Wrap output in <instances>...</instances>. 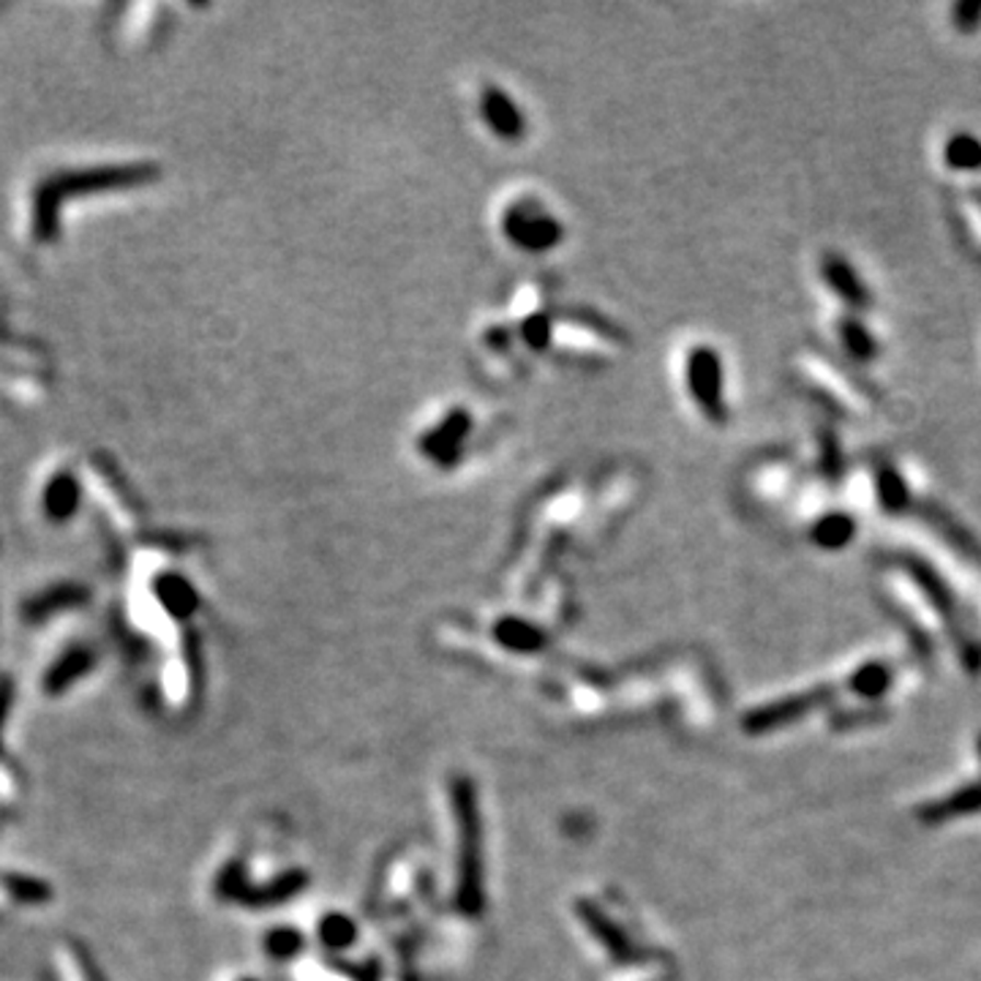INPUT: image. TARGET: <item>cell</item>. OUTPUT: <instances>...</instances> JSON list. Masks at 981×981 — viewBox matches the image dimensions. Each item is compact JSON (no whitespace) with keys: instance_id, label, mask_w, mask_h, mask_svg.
<instances>
[{"instance_id":"cell-5","label":"cell","mask_w":981,"mask_h":981,"mask_svg":"<svg viewBox=\"0 0 981 981\" xmlns=\"http://www.w3.org/2000/svg\"><path fill=\"white\" fill-rule=\"evenodd\" d=\"M922 515L935 532H941V537H944L951 548L962 551V557H968L971 562L981 564V542L955 518V515H949L944 507H938V504H924Z\"/></svg>"},{"instance_id":"cell-4","label":"cell","mask_w":981,"mask_h":981,"mask_svg":"<svg viewBox=\"0 0 981 981\" xmlns=\"http://www.w3.org/2000/svg\"><path fill=\"white\" fill-rule=\"evenodd\" d=\"M80 483L71 472H58L49 478V483L44 486L42 493V510L49 521L60 524V521H69L71 515L80 510Z\"/></svg>"},{"instance_id":"cell-10","label":"cell","mask_w":981,"mask_h":981,"mask_svg":"<svg viewBox=\"0 0 981 981\" xmlns=\"http://www.w3.org/2000/svg\"><path fill=\"white\" fill-rule=\"evenodd\" d=\"M853 535H856V518L848 513H840V510L820 515L810 532L813 542L818 548H824V551H840V548H845L853 540Z\"/></svg>"},{"instance_id":"cell-16","label":"cell","mask_w":981,"mask_h":981,"mask_svg":"<svg viewBox=\"0 0 981 981\" xmlns=\"http://www.w3.org/2000/svg\"><path fill=\"white\" fill-rule=\"evenodd\" d=\"M886 681H889V670H886L884 665H867V668L859 674V679L853 681V687L862 690L864 696H878V692L886 687Z\"/></svg>"},{"instance_id":"cell-12","label":"cell","mask_w":981,"mask_h":981,"mask_svg":"<svg viewBox=\"0 0 981 981\" xmlns=\"http://www.w3.org/2000/svg\"><path fill=\"white\" fill-rule=\"evenodd\" d=\"M9 884L11 897L16 902H25V906H38V902L49 900V886L44 880L31 878V875H16V878L5 880Z\"/></svg>"},{"instance_id":"cell-1","label":"cell","mask_w":981,"mask_h":981,"mask_svg":"<svg viewBox=\"0 0 981 981\" xmlns=\"http://www.w3.org/2000/svg\"><path fill=\"white\" fill-rule=\"evenodd\" d=\"M148 177H151L148 166H96V170L58 172L55 177H47L33 191V237H36V243H52L58 237L60 208L69 199L82 197V194L104 191V188L135 186V183L148 180Z\"/></svg>"},{"instance_id":"cell-9","label":"cell","mask_w":981,"mask_h":981,"mask_svg":"<svg viewBox=\"0 0 981 981\" xmlns=\"http://www.w3.org/2000/svg\"><path fill=\"white\" fill-rule=\"evenodd\" d=\"M837 336H840V343L848 352V358L856 360V363H873V360H878V338L862 325V319L840 317L837 319Z\"/></svg>"},{"instance_id":"cell-14","label":"cell","mask_w":981,"mask_h":981,"mask_svg":"<svg viewBox=\"0 0 981 981\" xmlns=\"http://www.w3.org/2000/svg\"><path fill=\"white\" fill-rule=\"evenodd\" d=\"M489 120L497 126L499 135H515V129H518V115L513 113L504 96H493L489 102Z\"/></svg>"},{"instance_id":"cell-11","label":"cell","mask_w":981,"mask_h":981,"mask_svg":"<svg viewBox=\"0 0 981 981\" xmlns=\"http://www.w3.org/2000/svg\"><path fill=\"white\" fill-rule=\"evenodd\" d=\"M944 162L955 172H979L981 170V140L973 135H951L944 145Z\"/></svg>"},{"instance_id":"cell-15","label":"cell","mask_w":981,"mask_h":981,"mask_svg":"<svg viewBox=\"0 0 981 981\" xmlns=\"http://www.w3.org/2000/svg\"><path fill=\"white\" fill-rule=\"evenodd\" d=\"M951 25H955V31L966 33V36L977 33L981 27V3H977V0L973 3H957L951 9Z\"/></svg>"},{"instance_id":"cell-17","label":"cell","mask_w":981,"mask_h":981,"mask_svg":"<svg viewBox=\"0 0 981 981\" xmlns=\"http://www.w3.org/2000/svg\"><path fill=\"white\" fill-rule=\"evenodd\" d=\"M11 703H14V687H11V681H0V750H3V731L11 712Z\"/></svg>"},{"instance_id":"cell-2","label":"cell","mask_w":981,"mask_h":981,"mask_svg":"<svg viewBox=\"0 0 981 981\" xmlns=\"http://www.w3.org/2000/svg\"><path fill=\"white\" fill-rule=\"evenodd\" d=\"M687 390L709 423L723 425L728 420L723 358L709 343H701L687 354Z\"/></svg>"},{"instance_id":"cell-8","label":"cell","mask_w":981,"mask_h":981,"mask_svg":"<svg viewBox=\"0 0 981 981\" xmlns=\"http://www.w3.org/2000/svg\"><path fill=\"white\" fill-rule=\"evenodd\" d=\"M85 600V592L80 586H52V589L38 592L36 597L25 603V617L31 622H44V619L63 614L66 608H74Z\"/></svg>"},{"instance_id":"cell-3","label":"cell","mask_w":981,"mask_h":981,"mask_svg":"<svg viewBox=\"0 0 981 981\" xmlns=\"http://www.w3.org/2000/svg\"><path fill=\"white\" fill-rule=\"evenodd\" d=\"M818 270H820V279H824V284L829 287V290L834 292V295L840 297L845 306L869 308V303H873V292L867 290V284H864V279L859 276V270L853 268V265L848 262L842 254L826 252L824 257H820Z\"/></svg>"},{"instance_id":"cell-6","label":"cell","mask_w":981,"mask_h":981,"mask_svg":"<svg viewBox=\"0 0 981 981\" xmlns=\"http://www.w3.org/2000/svg\"><path fill=\"white\" fill-rule=\"evenodd\" d=\"M93 665V652L85 650V646H74V650L63 652L52 665H49L47 676L42 679V687L49 692V696H58V692L69 690L77 679L91 670Z\"/></svg>"},{"instance_id":"cell-13","label":"cell","mask_w":981,"mask_h":981,"mask_svg":"<svg viewBox=\"0 0 981 981\" xmlns=\"http://www.w3.org/2000/svg\"><path fill=\"white\" fill-rule=\"evenodd\" d=\"M818 445H820V469H824L826 478L837 480L842 472V458L834 434H831V431H824V434L818 436Z\"/></svg>"},{"instance_id":"cell-7","label":"cell","mask_w":981,"mask_h":981,"mask_svg":"<svg viewBox=\"0 0 981 981\" xmlns=\"http://www.w3.org/2000/svg\"><path fill=\"white\" fill-rule=\"evenodd\" d=\"M875 497H878L880 510L889 515L906 513V510L913 507V493L908 489L900 469L891 467V464L875 467Z\"/></svg>"}]
</instances>
